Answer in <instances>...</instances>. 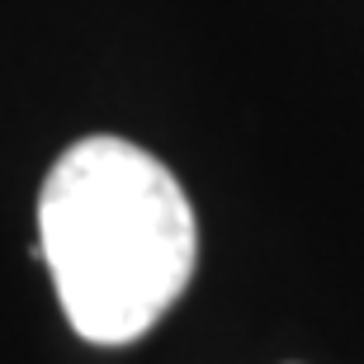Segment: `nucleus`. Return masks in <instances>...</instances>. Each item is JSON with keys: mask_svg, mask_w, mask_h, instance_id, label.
<instances>
[{"mask_svg": "<svg viewBox=\"0 0 364 364\" xmlns=\"http://www.w3.org/2000/svg\"><path fill=\"white\" fill-rule=\"evenodd\" d=\"M38 246L57 303L90 346H128L185 294L199 228L180 180L123 137H81L38 194Z\"/></svg>", "mask_w": 364, "mask_h": 364, "instance_id": "obj_1", "label": "nucleus"}]
</instances>
